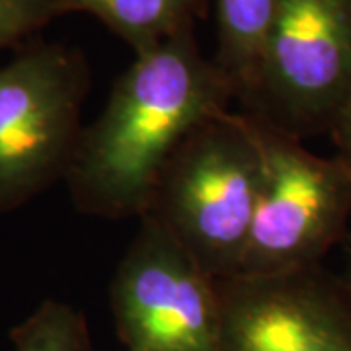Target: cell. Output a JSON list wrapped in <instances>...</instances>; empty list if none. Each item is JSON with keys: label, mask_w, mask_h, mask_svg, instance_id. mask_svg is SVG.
I'll return each mask as SVG.
<instances>
[{"label": "cell", "mask_w": 351, "mask_h": 351, "mask_svg": "<svg viewBox=\"0 0 351 351\" xmlns=\"http://www.w3.org/2000/svg\"><path fill=\"white\" fill-rule=\"evenodd\" d=\"M346 256H348V262H346V271H343L341 279H343L346 287L351 293V237L346 239Z\"/></svg>", "instance_id": "obj_13"}, {"label": "cell", "mask_w": 351, "mask_h": 351, "mask_svg": "<svg viewBox=\"0 0 351 351\" xmlns=\"http://www.w3.org/2000/svg\"><path fill=\"white\" fill-rule=\"evenodd\" d=\"M250 119L263 174L239 276H283L318 267L350 237L351 170L338 156H320L301 138Z\"/></svg>", "instance_id": "obj_4"}, {"label": "cell", "mask_w": 351, "mask_h": 351, "mask_svg": "<svg viewBox=\"0 0 351 351\" xmlns=\"http://www.w3.org/2000/svg\"><path fill=\"white\" fill-rule=\"evenodd\" d=\"M262 174L254 121L232 110L215 115L172 154L145 217L162 226L213 279L239 276Z\"/></svg>", "instance_id": "obj_2"}, {"label": "cell", "mask_w": 351, "mask_h": 351, "mask_svg": "<svg viewBox=\"0 0 351 351\" xmlns=\"http://www.w3.org/2000/svg\"><path fill=\"white\" fill-rule=\"evenodd\" d=\"M234 88L188 27L151 49L115 80L98 119L82 129L66 188L76 211L143 219L156 184L184 138L230 112Z\"/></svg>", "instance_id": "obj_1"}, {"label": "cell", "mask_w": 351, "mask_h": 351, "mask_svg": "<svg viewBox=\"0 0 351 351\" xmlns=\"http://www.w3.org/2000/svg\"><path fill=\"white\" fill-rule=\"evenodd\" d=\"M351 92V0H277L240 112L301 138L328 133Z\"/></svg>", "instance_id": "obj_5"}, {"label": "cell", "mask_w": 351, "mask_h": 351, "mask_svg": "<svg viewBox=\"0 0 351 351\" xmlns=\"http://www.w3.org/2000/svg\"><path fill=\"white\" fill-rule=\"evenodd\" d=\"M277 0H215L217 55L240 101L252 88Z\"/></svg>", "instance_id": "obj_9"}, {"label": "cell", "mask_w": 351, "mask_h": 351, "mask_svg": "<svg viewBox=\"0 0 351 351\" xmlns=\"http://www.w3.org/2000/svg\"><path fill=\"white\" fill-rule=\"evenodd\" d=\"M219 351H351V293L324 265L217 279Z\"/></svg>", "instance_id": "obj_7"}, {"label": "cell", "mask_w": 351, "mask_h": 351, "mask_svg": "<svg viewBox=\"0 0 351 351\" xmlns=\"http://www.w3.org/2000/svg\"><path fill=\"white\" fill-rule=\"evenodd\" d=\"M61 16L84 12L125 41L135 55L193 27L207 0H53Z\"/></svg>", "instance_id": "obj_8"}, {"label": "cell", "mask_w": 351, "mask_h": 351, "mask_svg": "<svg viewBox=\"0 0 351 351\" xmlns=\"http://www.w3.org/2000/svg\"><path fill=\"white\" fill-rule=\"evenodd\" d=\"M110 302L127 351H219L217 279L147 217L113 274Z\"/></svg>", "instance_id": "obj_6"}, {"label": "cell", "mask_w": 351, "mask_h": 351, "mask_svg": "<svg viewBox=\"0 0 351 351\" xmlns=\"http://www.w3.org/2000/svg\"><path fill=\"white\" fill-rule=\"evenodd\" d=\"M328 133L334 138L336 156L341 158L351 170V92L343 101V106L339 108L338 115L334 117Z\"/></svg>", "instance_id": "obj_12"}, {"label": "cell", "mask_w": 351, "mask_h": 351, "mask_svg": "<svg viewBox=\"0 0 351 351\" xmlns=\"http://www.w3.org/2000/svg\"><path fill=\"white\" fill-rule=\"evenodd\" d=\"M90 80L80 51L41 39L18 47L0 66V213L66 178Z\"/></svg>", "instance_id": "obj_3"}, {"label": "cell", "mask_w": 351, "mask_h": 351, "mask_svg": "<svg viewBox=\"0 0 351 351\" xmlns=\"http://www.w3.org/2000/svg\"><path fill=\"white\" fill-rule=\"evenodd\" d=\"M55 18L53 0H0V51L22 47Z\"/></svg>", "instance_id": "obj_11"}, {"label": "cell", "mask_w": 351, "mask_h": 351, "mask_svg": "<svg viewBox=\"0 0 351 351\" xmlns=\"http://www.w3.org/2000/svg\"><path fill=\"white\" fill-rule=\"evenodd\" d=\"M14 351H94L86 318L63 301L47 299L10 330Z\"/></svg>", "instance_id": "obj_10"}]
</instances>
